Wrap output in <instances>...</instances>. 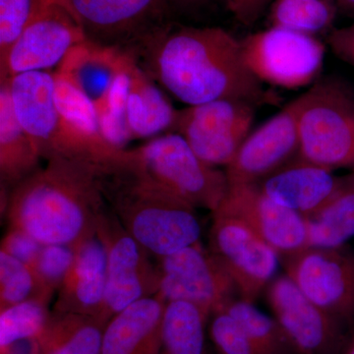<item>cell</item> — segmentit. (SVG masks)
Wrapping results in <instances>:
<instances>
[{
    "label": "cell",
    "instance_id": "44dd1931",
    "mask_svg": "<svg viewBox=\"0 0 354 354\" xmlns=\"http://www.w3.org/2000/svg\"><path fill=\"white\" fill-rule=\"evenodd\" d=\"M165 305L155 295L116 314L104 329L102 354H160Z\"/></svg>",
    "mask_w": 354,
    "mask_h": 354
},
{
    "label": "cell",
    "instance_id": "f546056e",
    "mask_svg": "<svg viewBox=\"0 0 354 354\" xmlns=\"http://www.w3.org/2000/svg\"><path fill=\"white\" fill-rule=\"evenodd\" d=\"M48 305L43 299L32 298L1 309L0 351L16 342L38 339L50 318Z\"/></svg>",
    "mask_w": 354,
    "mask_h": 354
},
{
    "label": "cell",
    "instance_id": "ab89813d",
    "mask_svg": "<svg viewBox=\"0 0 354 354\" xmlns=\"http://www.w3.org/2000/svg\"><path fill=\"white\" fill-rule=\"evenodd\" d=\"M190 1H197V0H190Z\"/></svg>",
    "mask_w": 354,
    "mask_h": 354
},
{
    "label": "cell",
    "instance_id": "e575fe53",
    "mask_svg": "<svg viewBox=\"0 0 354 354\" xmlns=\"http://www.w3.org/2000/svg\"><path fill=\"white\" fill-rule=\"evenodd\" d=\"M41 248L43 244L39 243L32 235L19 228L9 227L8 232L2 239L0 251L32 268Z\"/></svg>",
    "mask_w": 354,
    "mask_h": 354
},
{
    "label": "cell",
    "instance_id": "d4e9b609",
    "mask_svg": "<svg viewBox=\"0 0 354 354\" xmlns=\"http://www.w3.org/2000/svg\"><path fill=\"white\" fill-rule=\"evenodd\" d=\"M36 147L14 113L8 83L0 84V179L12 189L39 169ZM10 189V190H11Z\"/></svg>",
    "mask_w": 354,
    "mask_h": 354
},
{
    "label": "cell",
    "instance_id": "603a6c76",
    "mask_svg": "<svg viewBox=\"0 0 354 354\" xmlns=\"http://www.w3.org/2000/svg\"><path fill=\"white\" fill-rule=\"evenodd\" d=\"M177 111L152 79L131 57L128 64V88L125 114L133 139L157 137L172 129Z\"/></svg>",
    "mask_w": 354,
    "mask_h": 354
},
{
    "label": "cell",
    "instance_id": "74e56055",
    "mask_svg": "<svg viewBox=\"0 0 354 354\" xmlns=\"http://www.w3.org/2000/svg\"><path fill=\"white\" fill-rule=\"evenodd\" d=\"M339 12L354 19V0H337Z\"/></svg>",
    "mask_w": 354,
    "mask_h": 354
},
{
    "label": "cell",
    "instance_id": "5bb4252c",
    "mask_svg": "<svg viewBox=\"0 0 354 354\" xmlns=\"http://www.w3.org/2000/svg\"><path fill=\"white\" fill-rule=\"evenodd\" d=\"M82 28L88 41L122 48L151 39L162 29L169 0H58Z\"/></svg>",
    "mask_w": 354,
    "mask_h": 354
},
{
    "label": "cell",
    "instance_id": "277c9868",
    "mask_svg": "<svg viewBox=\"0 0 354 354\" xmlns=\"http://www.w3.org/2000/svg\"><path fill=\"white\" fill-rule=\"evenodd\" d=\"M113 172L153 184L212 214L220 208L230 189L225 171L206 164L176 132L158 135L132 150L124 149Z\"/></svg>",
    "mask_w": 354,
    "mask_h": 354
},
{
    "label": "cell",
    "instance_id": "cb8c5ba5",
    "mask_svg": "<svg viewBox=\"0 0 354 354\" xmlns=\"http://www.w3.org/2000/svg\"><path fill=\"white\" fill-rule=\"evenodd\" d=\"M309 247L333 248L354 237V169L339 176L332 194L304 216Z\"/></svg>",
    "mask_w": 354,
    "mask_h": 354
},
{
    "label": "cell",
    "instance_id": "83f0119b",
    "mask_svg": "<svg viewBox=\"0 0 354 354\" xmlns=\"http://www.w3.org/2000/svg\"><path fill=\"white\" fill-rule=\"evenodd\" d=\"M337 13V0H272L269 22L271 27L317 37L334 29Z\"/></svg>",
    "mask_w": 354,
    "mask_h": 354
},
{
    "label": "cell",
    "instance_id": "9a60e30c",
    "mask_svg": "<svg viewBox=\"0 0 354 354\" xmlns=\"http://www.w3.org/2000/svg\"><path fill=\"white\" fill-rule=\"evenodd\" d=\"M298 99L250 133L225 167L230 185L258 184L299 156Z\"/></svg>",
    "mask_w": 354,
    "mask_h": 354
},
{
    "label": "cell",
    "instance_id": "1f68e13d",
    "mask_svg": "<svg viewBox=\"0 0 354 354\" xmlns=\"http://www.w3.org/2000/svg\"><path fill=\"white\" fill-rule=\"evenodd\" d=\"M32 298L41 299L31 268L0 251V310Z\"/></svg>",
    "mask_w": 354,
    "mask_h": 354
},
{
    "label": "cell",
    "instance_id": "d6986e66",
    "mask_svg": "<svg viewBox=\"0 0 354 354\" xmlns=\"http://www.w3.org/2000/svg\"><path fill=\"white\" fill-rule=\"evenodd\" d=\"M74 249L73 264L57 291L53 309L92 316L101 321L106 288V247L97 234Z\"/></svg>",
    "mask_w": 354,
    "mask_h": 354
},
{
    "label": "cell",
    "instance_id": "7402d4cb",
    "mask_svg": "<svg viewBox=\"0 0 354 354\" xmlns=\"http://www.w3.org/2000/svg\"><path fill=\"white\" fill-rule=\"evenodd\" d=\"M130 53L87 39L77 44L57 66V74L78 88L95 106L124 69Z\"/></svg>",
    "mask_w": 354,
    "mask_h": 354
},
{
    "label": "cell",
    "instance_id": "8d00e7d4",
    "mask_svg": "<svg viewBox=\"0 0 354 354\" xmlns=\"http://www.w3.org/2000/svg\"><path fill=\"white\" fill-rule=\"evenodd\" d=\"M228 9L235 19L245 26L253 25L265 7L272 0H225Z\"/></svg>",
    "mask_w": 354,
    "mask_h": 354
},
{
    "label": "cell",
    "instance_id": "484cf974",
    "mask_svg": "<svg viewBox=\"0 0 354 354\" xmlns=\"http://www.w3.org/2000/svg\"><path fill=\"white\" fill-rule=\"evenodd\" d=\"M106 326L95 317L53 309L37 339L38 354H102Z\"/></svg>",
    "mask_w": 354,
    "mask_h": 354
},
{
    "label": "cell",
    "instance_id": "30bf717a",
    "mask_svg": "<svg viewBox=\"0 0 354 354\" xmlns=\"http://www.w3.org/2000/svg\"><path fill=\"white\" fill-rule=\"evenodd\" d=\"M157 268V295L165 302H190L213 316L239 295L227 270L201 242L158 258Z\"/></svg>",
    "mask_w": 354,
    "mask_h": 354
},
{
    "label": "cell",
    "instance_id": "f35d334b",
    "mask_svg": "<svg viewBox=\"0 0 354 354\" xmlns=\"http://www.w3.org/2000/svg\"><path fill=\"white\" fill-rule=\"evenodd\" d=\"M344 354H354V335L351 337V342H348Z\"/></svg>",
    "mask_w": 354,
    "mask_h": 354
},
{
    "label": "cell",
    "instance_id": "d590c367",
    "mask_svg": "<svg viewBox=\"0 0 354 354\" xmlns=\"http://www.w3.org/2000/svg\"><path fill=\"white\" fill-rule=\"evenodd\" d=\"M327 44L335 57L354 67V23L334 28L327 35Z\"/></svg>",
    "mask_w": 354,
    "mask_h": 354
},
{
    "label": "cell",
    "instance_id": "ac0fdd59",
    "mask_svg": "<svg viewBox=\"0 0 354 354\" xmlns=\"http://www.w3.org/2000/svg\"><path fill=\"white\" fill-rule=\"evenodd\" d=\"M6 81L16 118L29 135L39 157L46 160L55 157L59 146L60 118L55 72H25Z\"/></svg>",
    "mask_w": 354,
    "mask_h": 354
},
{
    "label": "cell",
    "instance_id": "836d02e7",
    "mask_svg": "<svg viewBox=\"0 0 354 354\" xmlns=\"http://www.w3.org/2000/svg\"><path fill=\"white\" fill-rule=\"evenodd\" d=\"M209 335L220 354H268L251 339L241 324L223 311L214 314Z\"/></svg>",
    "mask_w": 354,
    "mask_h": 354
},
{
    "label": "cell",
    "instance_id": "d6a6232c",
    "mask_svg": "<svg viewBox=\"0 0 354 354\" xmlns=\"http://www.w3.org/2000/svg\"><path fill=\"white\" fill-rule=\"evenodd\" d=\"M46 0H0V62Z\"/></svg>",
    "mask_w": 354,
    "mask_h": 354
},
{
    "label": "cell",
    "instance_id": "8fae6325",
    "mask_svg": "<svg viewBox=\"0 0 354 354\" xmlns=\"http://www.w3.org/2000/svg\"><path fill=\"white\" fill-rule=\"evenodd\" d=\"M266 299L297 354H344L354 330L313 304L286 274L272 279Z\"/></svg>",
    "mask_w": 354,
    "mask_h": 354
},
{
    "label": "cell",
    "instance_id": "4316f807",
    "mask_svg": "<svg viewBox=\"0 0 354 354\" xmlns=\"http://www.w3.org/2000/svg\"><path fill=\"white\" fill-rule=\"evenodd\" d=\"M208 314L190 302H167L160 354H203Z\"/></svg>",
    "mask_w": 354,
    "mask_h": 354
},
{
    "label": "cell",
    "instance_id": "6da1fadb",
    "mask_svg": "<svg viewBox=\"0 0 354 354\" xmlns=\"http://www.w3.org/2000/svg\"><path fill=\"white\" fill-rule=\"evenodd\" d=\"M151 39V69L176 99L190 106L241 100L254 106L274 95L247 68L241 41L220 27L162 29Z\"/></svg>",
    "mask_w": 354,
    "mask_h": 354
},
{
    "label": "cell",
    "instance_id": "52a82bcc",
    "mask_svg": "<svg viewBox=\"0 0 354 354\" xmlns=\"http://www.w3.org/2000/svg\"><path fill=\"white\" fill-rule=\"evenodd\" d=\"M97 234L106 251V288L101 321L108 325L130 305L157 295L160 276L146 249L128 234L111 209L102 215Z\"/></svg>",
    "mask_w": 354,
    "mask_h": 354
},
{
    "label": "cell",
    "instance_id": "7c38bea8",
    "mask_svg": "<svg viewBox=\"0 0 354 354\" xmlns=\"http://www.w3.org/2000/svg\"><path fill=\"white\" fill-rule=\"evenodd\" d=\"M209 245L234 281L239 299L255 304L276 278L281 256L239 218L213 214Z\"/></svg>",
    "mask_w": 354,
    "mask_h": 354
},
{
    "label": "cell",
    "instance_id": "2e32d148",
    "mask_svg": "<svg viewBox=\"0 0 354 354\" xmlns=\"http://www.w3.org/2000/svg\"><path fill=\"white\" fill-rule=\"evenodd\" d=\"M55 97L60 118L57 156L85 160L101 169L104 176L120 164L124 149L111 145L104 138L94 104L55 72Z\"/></svg>",
    "mask_w": 354,
    "mask_h": 354
},
{
    "label": "cell",
    "instance_id": "e0dca14e",
    "mask_svg": "<svg viewBox=\"0 0 354 354\" xmlns=\"http://www.w3.org/2000/svg\"><path fill=\"white\" fill-rule=\"evenodd\" d=\"M215 213L245 223L281 258L309 247L304 216L272 201L256 184L230 185L227 197Z\"/></svg>",
    "mask_w": 354,
    "mask_h": 354
},
{
    "label": "cell",
    "instance_id": "4fadbf2b",
    "mask_svg": "<svg viewBox=\"0 0 354 354\" xmlns=\"http://www.w3.org/2000/svg\"><path fill=\"white\" fill-rule=\"evenodd\" d=\"M87 39L64 4L46 0L0 62V80L58 66L74 46Z\"/></svg>",
    "mask_w": 354,
    "mask_h": 354
},
{
    "label": "cell",
    "instance_id": "f1b7e54d",
    "mask_svg": "<svg viewBox=\"0 0 354 354\" xmlns=\"http://www.w3.org/2000/svg\"><path fill=\"white\" fill-rule=\"evenodd\" d=\"M223 311L241 324L251 339L268 354H297L278 321L263 313L254 304L234 299Z\"/></svg>",
    "mask_w": 354,
    "mask_h": 354
},
{
    "label": "cell",
    "instance_id": "4dcf8cb0",
    "mask_svg": "<svg viewBox=\"0 0 354 354\" xmlns=\"http://www.w3.org/2000/svg\"><path fill=\"white\" fill-rule=\"evenodd\" d=\"M75 257L73 246L64 244L43 245L31 269L38 281L41 299L50 302L71 269Z\"/></svg>",
    "mask_w": 354,
    "mask_h": 354
},
{
    "label": "cell",
    "instance_id": "5b68a950",
    "mask_svg": "<svg viewBox=\"0 0 354 354\" xmlns=\"http://www.w3.org/2000/svg\"><path fill=\"white\" fill-rule=\"evenodd\" d=\"M298 99L301 160L335 169H354V93L337 78L319 79Z\"/></svg>",
    "mask_w": 354,
    "mask_h": 354
},
{
    "label": "cell",
    "instance_id": "8992f818",
    "mask_svg": "<svg viewBox=\"0 0 354 354\" xmlns=\"http://www.w3.org/2000/svg\"><path fill=\"white\" fill-rule=\"evenodd\" d=\"M241 41L247 68L261 83L291 90L318 81L326 48L317 37L270 27Z\"/></svg>",
    "mask_w": 354,
    "mask_h": 354
},
{
    "label": "cell",
    "instance_id": "ffe728a7",
    "mask_svg": "<svg viewBox=\"0 0 354 354\" xmlns=\"http://www.w3.org/2000/svg\"><path fill=\"white\" fill-rule=\"evenodd\" d=\"M337 179L330 169L298 157L256 185L277 204L304 216L332 194Z\"/></svg>",
    "mask_w": 354,
    "mask_h": 354
},
{
    "label": "cell",
    "instance_id": "ba28073f",
    "mask_svg": "<svg viewBox=\"0 0 354 354\" xmlns=\"http://www.w3.org/2000/svg\"><path fill=\"white\" fill-rule=\"evenodd\" d=\"M255 108L241 100H218L177 111L172 132L214 167H227L250 134Z\"/></svg>",
    "mask_w": 354,
    "mask_h": 354
},
{
    "label": "cell",
    "instance_id": "7a4b0ae2",
    "mask_svg": "<svg viewBox=\"0 0 354 354\" xmlns=\"http://www.w3.org/2000/svg\"><path fill=\"white\" fill-rule=\"evenodd\" d=\"M9 191L4 211L9 227L24 230L43 245L75 247L97 235L108 209L99 167L55 156Z\"/></svg>",
    "mask_w": 354,
    "mask_h": 354
},
{
    "label": "cell",
    "instance_id": "3957f363",
    "mask_svg": "<svg viewBox=\"0 0 354 354\" xmlns=\"http://www.w3.org/2000/svg\"><path fill=\"white\" fill-rule=\"evenodd\" d=\"M109 209L125 230L157 259L201 242L197 209L124 172L102 176Z\"/></svg>",
    "mask_w": 354,
    "mask_h": 354
},
{
    "label": "cell",
    "instance_id": "9c48e42d",
    "mask_svg": "<svg viewBox=\"0 0 354 354\" xmlns=\"http://www.w3.org/2000/svg\"><path fill=\"white\" fill-rule=\"evenodd\" d=\"M285 274L317 306L354 330V249L308 247L283 258Z\"/></svg>",
    "mask_w": 354,
    "mask_h": 354
}]
</instances>
